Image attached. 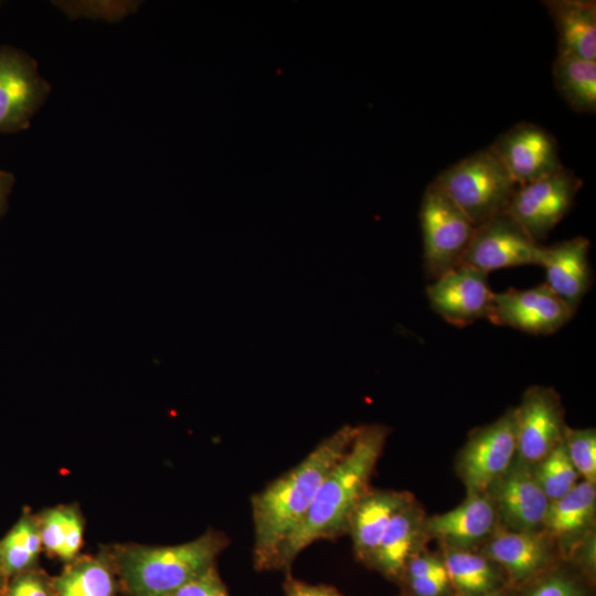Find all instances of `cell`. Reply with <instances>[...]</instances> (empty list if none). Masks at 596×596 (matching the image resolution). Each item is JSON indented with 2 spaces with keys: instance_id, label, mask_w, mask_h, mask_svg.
<instances>
[{
  "instance_id": "cell-23",
  "label": "cell",
  "mask_w": 596,
  "mask_h": 596,
  "mask_svg": "<svg viewBox=\"0 0 596 596\" xmlns=\"http://www.w3.org/2000/svg\"><path fill=\"white\" fill-rule=\"evenodd\" d=\"M595 505V483L577 482L565 496L550 502L543 528L553 538H573L592 523Z\"/></svg>"
},
{
  "instance_id": "cell-11",
  "label": "cell",
  "mask_w": 596,
  "mask_h": 596,
  "mask_svg": "<svg viewBox=\"0 0 596 596\" xmlns=\"http://www.w3.org/2000/svg\"><path fill=\"white\" fill-rule=\"evenodd\" d=\"M574 311L544 283L528 289L494 292L488 320L493 324L546 336L558 331Z\"/></svg>"
},
{
  "instance_id": "cell-25",
  "label": "cell",
  "mask_w": 596,
  "mask_h": 596,
  "mask_svg": "<svg viewBox=\"0 0 596 596\" xmlns=\"http://www.w3.org/2000/svg\"><path fill=\"white\" fill-rule=\"evenodd\" d=\"M42 541L36 513L24 509L18 521L0 540V561L10 578L39 566Z\"/></svg>"
},
{
  "instance_id": "cell-35",
  "label": "cell",
  "mask_w": 596,
  "mask_h": 596,
  "mask_svg": "<svg viewBox=\"0 0 596 596\" xmlns=\"http://www.w3.org/2000/svg\"><path fill=\"white\" fill-rule=\"evenodd\" d=\"M415 596H440L449 583L448 576L407 577Z\"/></svg>"
},
{
  "instance_id": "cell-9",
  "label": "cell",
  "mask_w": 596,
  "mask_h": 596,
  "mask_svg": "<svg viewBox=\"0 0 596 596\" xmlns=\"http://www.w3.org/2000/svg\"><path fill=\"white\" fill-rule=\"evenodd\" d=\"M582 180L565 167L536 181L518 185L507 211L538 242L565 217Z\"/></svg>"
},
{
  "instance_id": "cell-17",
  "label": "cell",
  "mask_w": 596,
  "mask_h": 596,
  "mask_svg": "<svg viewBox=\"0 0 596 596\" xmlns=\"http://www.w3.org/2000/svg\"><path fill=\"white\" fill-rule=\"evenodd\" d=\"M415 501L412 493L369 489L358 502L349 531L355 556L368 564L392 519Z\"/></svg>"
},
{
  "instance_id": "cell-16",
  "label": "cell",
  "mask_w": 596,
  "mask_h": 596,
  "mask_svg": "<svg viewBox=\"0 0 596 596\" xmlns=\"http://www.w3.org/2000/svg\"><path fill=\"white\" fill-rule=\"evenodd\" d=\"M497 519L487 493L468 494L457 507L426 519L424 531L447 547L468 550L493 532Z\"/></svg>"
},
{
  "instance_id": "cell-3",
  "label": "cell",
  "mask_w": 596,
  "mask_h": 596,
  "mask_svg": "<svg viewBox=\"0 0 596 596\" xmlns=\"http://www.w3.org/2000/svg\"><path fill=\"white\" fill-rule=\"evenodd\" d=\"M227 545L228 538L222 531L209 529L181 544L125 543L107 549L126 596H171L216 564Z\"/></svg>"
},
{
  "instance_id": "cell-7",
  "label": "cell",
  "mask_w": 596,
  "mask_h": 596,
  "mask_svg": "<svg viewBox=\"0 0 596 596\" xmlns=\"http://www.w3.org/2000/svg\"><path fill=\"white\" fill-rule=\"evenodd\" d=\"M517 454L515 408L472 430L457 458L468 494L486 493L510 467Z\"/></svg>"
},
{
  "instance_id": "cell-15",
  "label": "cell",
  "mask_w": 596,
  "mask_h": 596,
  "mask_svg": "<svg viewBox=\"0 0 596 596\" xmlns=\"http://www.w3.org/2000/svg\"><path fill=\"white\" fill-rule=\"evenodd\" d=\"M590 242L584 236L543 247L540 265L545 285L574 312L592 285Z\"/></svg>"
},
{
  "instance_id": "cell-14",
  "label": "cell",
  "mask_w": 596,
  "mask_h": 596,
  "mask_svg": "<svg viewBox=\"0 0 596 596\" xmlns=\"http://www.w3.org/2000/svg\"><path fill=\"white\" fill-rule=\"evenodd\" d=\"M493 295L488 275L466 265L443 274L426 287L432 309L456 327L487 319Z\"/></svg>"
},
{
  "instance_id": "cell-30",
  "label": "cell",
  "mask_w": 596,
  "mask_h": 596,
  "mask_svg": "<svg viewBox=\"0 0 596 596\" xmlns=\"http://www.w3.org/2000/svg\"><path fill=\"white\" fill-rule=\"evenodd\" d=\"M3 596H54L53 577L40 566L11 576Z\"/></svg>"
},
{
  "instance_id": "cell-27",
  "label": "cell",
  "mask_w": 596,
  "mask_h": 596,
  "mask_svg": "<svg viewBox=\"0 0 596 596\" xmlns=\"http://www.w3.org/2000/svg\"><path fill=\"white\" fill-rule=\"evenodd\" d=\"M535 466V478L550 502L565 496L577 483L578 473L568 459L563 440Z\"/></svg>"
},
{
  "instance_id": "cell-34",
  "label": "cell",
  "mask_w": 596,
  "mask_h": 596,
  "mask_svg": "<svg viewBox=\"0 0 596 596\" xmlns=\"http://www.w3.org/2000/svg\"><path fill=\"white\" fill-rule=\"evenodd\" d=\"M284 593L285 596H343L332 586L309 584L294 577L289 572H286Z\"/></svg>"
},
{
  "instance_id": "cell-19",
  "label": "cell",
  "mask_w": 596,
  "mask_h": 596,
  "mask_svg": "<svg viewBox=\"0 0 596 596\" xmlns=\"http://www.w3.org/2000/svg\"><path fill=\"white\" fill-rule=\"evenodd\" d=\"M424 522L415 501L401 510L387 525L368 565L389 578H401L418 546Z\"/></svg>"
},
{
  "instance_id": "cell-22",
  "label": "cell",
  "mask_w": 596,
  "mask_h": 596,
  "mask_svg": "<svg viewBox=\"0 0 596 596\" xmlns=\"http://www.w3.org/2000/svg\"><path fill=\"white\" fill-rule=\"evenodd\" d=\"M43 550L67 563L79 555L85 520L77 503L58 504L36 513Z\"/></svg>"
},
{
  "instance_id": "cell-20",
  "label": "cell",
  "mask_w": 596,
  "mask_h": 596,
  "mask_svg": "<svg viewBox=\"0 0 596 596\" xmlns=\"http://www.w3.org/2000/svg\"><path fill=\"white\" fill-rule=\"evenodd\" d=\"M545 7L557 34V54L596 61V2L549 0Z\"/></svg>"
},
{
  "instance_id": "cell-12",
  "label": "cell",
  "mask_w": 596,
  "mask_h": 596,
  "mask_svg": "<svg viewBox=\"0 0 596 596\" xmlns=\"http://www.w3.org/2000/svg\"><path fill=\"white\" fill-rule=\"evenodd\" d=\"M490 147L518 185L554 174L564 168L553 135L533 123L515 124Z\"/></svg>"
},
{
  "instance_id": "cell-4",
  "label": "cell",
  "mask_w": 596,
  "mask_h": 596,
  "mask_svg": "<svg viewBox=\"0 0 596 596\" xmlns=\"http://www.w3.org/2000/svg\"><path fill=\"white\" fill-rule=\"evenodd\" d=\"M434 181L475 226L505 211L518 187L490 146L449 166Z\"/></svg>"
},
{
  "instance_id": "cell-39",
  "label": "cell",
  "mask_w": 596,
  "mask_h": 596,
  "mask_svg": "<svg viewBox=\"0 0 596 596\" xmlns=\"http://www.w3.org/2000/svg\"><path fill=\"white\" fill-rule=\"evenodd\" d=\"M3 4H4V2L0 0V8H1Z\"/></svg>"
},
{
  "instance_id": "cell-1",
  "label": "cell",
  "mask_w": 596,
  "mask_h": 596,
  "mask_svg": "<svg viewBox=\"0 0 596 596\" xmlns=\"http://www.w3.org/2000/svg\"><path fill=\"white\" fill-rule=\"evenodd\" d=\"M387 434L383 425L358 426L347 453L320 483L304 520L279 547L270 571L288 572L296 557L313 542L348 533L352 513L370 489Z\"/></svg>"
},
{
  "instance_id": "cell-2",
  "label": "cell",
  "mask_w": 596,
  "mask_h": 596,
  "mask_svg": "<svg viewBox=\"0 0 596 596\" xmlns=\"http://www.w3.org/2000/svg\"><path fill=\"white\" fill-rule=\"evenodd\" d=\"M356 430L358 426H342L251 497L256 571H270L279 547L304 520L320 483L347 453Z\"/></svg>"
},
{
  "instance_id": "cell-21",
  "label": "cell",
  "mask_w": 596,
  "mask_h": 596,
  "mask_svg": "<svg viewBox=\"0 0 596 596\" xmlns=\"http://www.w3.org/2000/svg\"><path fill=\"white\" fill-rule=\"evenodd\" d=\"M53 588L54 596H118L121 590L107 546L65 563L53 576Z\"/></svg>"
},
{
  "instance_id": "cell-18",
  "label": "cell",
  "mask_w": 596,
  "mask_h": 596,
  "mask_svg": "<svg viewBox=\"0 0 596 596\" xmlns=\"http://www.w3.org/2000/svg\"><path fill=\"white\" fill-rule=\"evenodd\" d=\"M486 555L501 565L512 581L522 582L544 568L550 546L539 531L501 530L488 541Z\"/></svg>"
},
{
  "instance_id": "cell-31",
  "label": "cell",
  "mask_w": 596,
  "mask_h": 596,
  "mask_svg": "<svg viewBox=\"0 0 596 596\" xmlns=\"http://www.w3.org/2000/svg\"><path fill=\"white\" fill-rule=\"evenodd\" d=\"M171 596H230L216 564L180 587Z\"/></svg>"
},
{
  "instance_id": "cell-29",
  "label": "cell",
  "mask_w": 596,
  "mask_h": 596,
  "mask_svg": "<svg viewBox=\"0 0 596 596\" xmlns=\"http://www.w3.org/2000/svg\"><path fill=\"white\" fill-rule=\"evenodd\" d=\"M563 445L568 459L585 481L596 480V433L594 428H571L566 425Z\"/></svg>"
},
{
  "instance_id": "cell-8",
  "label": "cell",
  "mask_w": 596,
  "mask_h": 596,
  "mask_svg": "<svg viewBox=\"0 0 596 596\" xmlns=\"http://www.w3.org/2000/svg\"><path fill=\"white\" fill-rule=\"evenodd\" d=\"M543 247L505 210L476 226L461 265L487 275L502 268L539 266Z\"/></svg>"
},
{
  "instance_id": "cell-38",
  "label": "cell",
  "mask_w": 596,
  "mask_h": 596,
  "mask_svg": "<svg viewBox=\"0 0 596 596\" xmlns=\"http://www.w3.org/2000/svg\"><path fill=\"white\" fill-rule=\"evenodd\" d=\"M456 596H502V595H501L500 592L493 590V592L486 593V594H478V595H472V594H460V595H456Z\"/></svg>"
},
{
  "instance_id": "cell-32",
  "label": "cell",
  "mask_w": 596,
  "mask_h": 596,
  "mask_svg": "<svg viewBox=\"0 0 596 596\" xmlns=\"http://www.w3.org/2000/svg\"><path fill=\"white\" fill-rule=\"evenodd\" d=\"M526 596H584L568 577L553 575L538 584Z\"/></svg>"
},
{
  "instance_id": "cell-26",
  "label": "cell",
  "mask_w": 596,
  "mask_h": 596,
  "mask_svg": "<svg viewBox=\"0 0 596 596\" xmlns=\"http://www.w3.org/2000/svg\"><path fill=\"white\" fill-rule=\"evenodd\" d=\"M444 565L449 581L461 594H486L496 590L497 575L486 556L469 550L447 547Z\"/></svg>"
},
{
  "instance_id": "cell-10",
  "label": "cell",
  "mask_w": 596,
  "mask_h": 596,
  "mask_svg": "<svg viewBox=\"0 0 596 596\" xmlns=\"http://www.w3.org/2000/svg\"><path fill=\"white\" fill-rule=\"evenodd\" d=\"M515 408L517 458L535 466L563 440L564 408L552 387L531 386Z\"/></svg>"
},
{
  "instance_id": "cell-33",
  "label": "cell",
  "mask_w": 596,
  "mask_h": 596,
  "mask_svg": "<svg viewBox=\"0 0 596 596\" xmlns=\"http://www.w3.org/2000/svg\"><path fill=\"white\" fill-rule=\"evenodd\" d=\"M404 575L407 577L448 576L444 562L429 555L414 554L406 564Z\"/></svg>"
},
{
  "instance_id": "cell-5",
  "label": "cell",
  "mask_w": 596,
  "mask_h": 596,
  "mask_svg": "<svg viewBox=\"0 0 596 596\" xmlns=\"http://www.w3.org/2000/svg\"><path fill=\"white\" fill-rule=\"evenodd\" d=\"M419 221L425 274L434 280L461 265L476 226L434 180L424 191Z\"/></svg>"
},
{
  "instance_id": "cell-13",
  "label": "cell",
  "mask_w": 596,
  "mask_h": 596,
  "mask_svg": "<svg viewBox=\"0 0 596 596\" xmlns=\"http://www.w3.org/2000/svg\"><path fill=\"white\" fill-rule=\"evenodd\" d=\"M486 493L493 503L497 518L509 530L533 532L543 528L550 500L540 487L532 466L513 459Z\"/></svg>"
},
{
  "instance_id": "cell-24",
  "label": "cell",
  "mask_w": 596,
  "mask_h": 596,
  "mask_svg": "<svg viewBox=\"0 0 596 596\" xmlns=\"http://www.w3.org/2000/svg\"><path fill=\"white\" fill-rule=\"evenodd\" d=\"M552 72L557 92L574 111H596V61L557 54Z\"/></svg>"
},
{
  "instance_id": "cell-37",
  "label": "cell",
  "mask_w": 596,
  "mask_h": 596,
  "mask_svg": "<svg viewBox=\"0 0 596 596\" xmlns=\"http://www.w3.org/2000/svg\"><path fill=\"white\" fill-rule=\"evenodd\" d=\"M8 579L9 577L7 576L0 561V596H3Z\"/></svg>"
},
{
  "instance_id": "cell-6",
  "label": "cell",
  "mask_w": 596,
  "mask_h": 596,
  "mask_svg": "<svg viewBox=\"0 0 596 596\" xmlns=\"http://www.w3.org/2000/svg\"><path fill=\"white\" fill-rule=\"evenodd\" d=\"M50 94V83L29 53L0 45V134L28 129Z\"/></svg>"
},
{
  "instance_id": "cell-28",
  "label": "cell",
  "mask_w": 596,
  "mask_h": 596,
  "mask_svg": "<svg viewBox=\"0 0 596 596\" xmlns=\"http://www.w3.org/2000/svg\"><path fill=\"white\" fill-rule=\"evenodd\" d=\"M54 6L70 19L102 20L120 22L139 10V1L84 0L53 1Z\"/></svg>"
},
{
  "instance_id": "cell-36",
  "label": "cell",
  "mask_w": 596,
  "mask_h": 596,
  "mask_svg": "<svg viewBox=\"0 0 596 596\" xmlns=\"http://www.w3.org/2000/svg\"><path fill=\"white\" fill-rule=\"evenodd\" d=\"M15 182L14 174L10 171L0 170V220L8 209V198Z\"/></svg>"
}]
</instances>
